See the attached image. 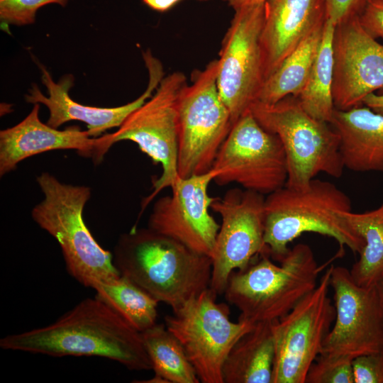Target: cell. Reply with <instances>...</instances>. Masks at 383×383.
<instances>
[{"label":"cell","instance_id":"6da1fadb","mask_svg":"<svg viewBox=\"0 0 383 383\" xmlns=\"http://www.w3.org/2000/svg\"><path fill=\"white\" fill-rule=\"evenodd\" d=\"M0 347L52 357H104L131 370L152 369L141 333L96 296L81 301L51 324L4 337Z\"/></svg>","mask_w":383,"mask_h":383},{"label":"cell","instance_id":"7a4b0ae2","mask_svg":"<svg viewBox=\"0 0 383 383\" xmlns=\"http://www.w3.org/2000/svg\"><path fill=\"white\" fill-rule=\"evenodd\" d=\"M113 257L121 275L172 311L210 287V257L148 227L122 234Z\"/></svg>","mask_w":383,"mask_h":383},{"label":"cell","instance_id":"3957f363","mask_svg":"<svg viewBox=\"0 0 383 383\" xmlns=\"http://www.w3.org/2000/svg\"><path fill=\"white\" fill-rule=\"evenodd\" d=\"M350 211L349 196L335 184L319 179H313L304 189L284 186L268 194L264 241L270 255L280 262L289 250L288 244L304 233L333 238L341 248L346 246L360 254L365 241L340 215Z\"/></svg>","mask_w":383,"mask_h":383},{"label":"cell","instance_id":"277c9868","mask_svg":"<svg viewBox=\"0 0 383 383\" xmlns=\"http://www.w3.org/2000/svg\"><path fill=\"white\" fill-rule=\"evenodd\" d=\"M279 262L262 253L231 273L223 294L240 311L239 321L273 322L316 287L320 268L308 245H294Z\"/></svg>","mask_w":383,"mask_h":383},{"label":"cell","instance_id":"5b68a950","mask_svg":"<svg viewBox=\"0 0 383 383\" xmlns=\"http://www.w3.org/2000/svg\"><path fill=\"white\" fill-rule=\"evenodd\" d=\"M36 182L44 198L33 208L31 217L57 241L69 274L90 288L120 275L113 254L97 243L85 224L83 211L90 188L63 183L45 172Z\"/></svg>","mask_w":383,"mask_h":383},{"label":"cell","instance_id":"8992f818","mask_svg":"<svg viewBox=\"0 0 383 383\" xmlns=\"http://www.w3.org/2000/svg\"><path fill=\"white\" fill-rule=\"evenodd\" d=\"M250 110L258 123L282 143L286 187L306 189L321 172L335 178L342 176L345 167L338 133L330 123L309 114L297 97L289 95L273 104L255 101Z\"/></svg>","mask_w":383,"mask_h":383},{"label":"cell","instance_id":"52a82bcc","mask_svg":"<svg viewBox=\"0 0 383 383\" xmlns=\"http://www.w3.org/2000/svg\"><path fill=\"white\" fill-rule=\"evenodd\" d=\"M218 60L194 70L178 97L177 172L181 178L209 172L233 126L217 87Z\"/></svg>","mask_w":383,"mask_h":383},{"label":"cell","instance_id":"ba28073f","mask_svg":"<svg viewBox=\"0 0 383 383\" xmlns=\"http://www.w3.org/2000/svg\"><path fill=\"white\" fill-rule=\"evenodd\" d=\"M186 84V76L181 72L164 77L156 92L134 111L116 132L101 135L96 164L101 162L113 144L130 140L136 143L153 163L161 165V175L152 181L153 191L142 201V210L161 190L171 187L179 177L177 102Z\"/></svg>","mask_w":383,"mask_h":383},{"label":"cell","instance_id":"9c48e42d","mask_svg":"<svg viewBox=\"0 0 383 383\" xmlns=\"http://www.w3.org/2000/svg\"><path fill=\"white\" fill-rule=\"evenodd\" d=\"M216 296L209 287L165 317L166 328L182 345L202 383H223L228 354L254 326L231 321L228 306L217 303Z\"/></svg>","mask_w":383,"mask_h":383},{"label":"cell","instance_id":"30bf717a","mask_svg":"<svg viewBox=\"0 0 383 383\" xmlns=\"http://www.w3.org/2000/svg\"><path fill=\"white\" fill-rule=\"evenodd\" d=\"M332 267L290 311L271 322L274 343L272 383H305L311 365L322 353L335 318L328 296Z\"/></svg>","mask_w":383,"mask_h":383},{"label":"cell","instance_id":"8fae6325","mask_svg":"<svg viewBox=\"0 0 383 383\" xmlns=\"http://www.w3.org/2000/svg\"><path fill=\"white\" fill-rule=\"evenodd\" d=\"M212 169L219 186L237 183L262 195L285 186L287 165L279 137L265 130L250 110L232 126Z\"/></svg>","mask_w":383,"mask_h":383},{"label":"cell","instance_id":"7c38bea8","mask_svg":"<svg viewBox=\"0 0 383 383\" xmlns=\"http://www.w3.org/2000/svg\"><path fill=\"white\" fill-rule=\"evenodd\" d=\"M264 18L265 3L235 10L222 40L216 82L233 125L250 110L264 82L260 45Z\"/></svg>","mask_w":383,"mask_h":383},{"label":"cell","instance_id":"4fadbf2b","mask_svg":"<svg viewBox=\"0 0 383 383\" xmlns=\"http://www.w3.org/2000/svg\"><path fill=\"white\" fill-rule=\"evenodd\" d=\"M264 195L238 188L216 197L211 209L221 216V224L211 256L210 289L223 294L231 273L245 268L256 256L268 253L264 241Z\"/></svg>","mask_w":383,"mask_h":383},{"label":"cell","instance_id":"5bb4252c","mask_svg":"<svg viewBox=\"0 0 383 383\" xmlns=\"http://www.w3.org/2000/svg\"><path fill=\"white\" fill-rule=\"evenodd\" d=\"M330 284L335 318L322 353L353 360L382 350L383 313L375 286L357 284L350 270L340 266H333Z\"/></svg>","mask_w":383,"mask_h":383},{"label":"cell","instance_id":"9a60e30c","mask_svg":"<svg viewBox=\"0 0 383 383\" xmlns=\"http://www.w3.org/2000/svg\"><path fill=\"white\" fill-rule=\"evenodd\" d=\"M217 172L177 177L172 194L155 203L148 228L174 239L196 253L211 257L220 225L209 210L216 197L208 189Z\"/></svg>","mask_w":383,"mask_h":383},{"label":"cell","instance_id":"2e32d148","mask_svg":"<svg viewBox=\"0 0 383 383\" xmlns=\"http://www.w3.org/2000/svg\"><path fill=\"white\" fill-rule=\"evenodd\" d=\"M333 51L335 109L360 106L367 95L383 89V45L362 27L358 13L335 25Z\"/></svg>","mask_w":383,"mask_h":383},{"label":"cell","instance_id":"e0dca14e","mask_svg":"<svg viewBox=\"0 0 383 383\" xmlns=\"http://www.w3.org/2000/svg\"><path fill=\"white\" fill-rule=\"evenodd\" d=\"M149 74L146 90L136 99L125 105L111 108L86 106L74 101L69 94L74 84L72 74L63 76L55 82L48 70L38 62L41 72V80L47 89L48 96L43 94L38 85L33 84L25 99L30 104H42L49 111L47 124L58 128L70 121L84 123L91 137L97 138L113 128L120 127L125 120L152 96L164 77L162 63L152 56L150 50L143 54Z\"/></svg>","mask_w":383,"mask_h":383},{"label":"cell","instance_id":"ac0fdd59","mask_svg":"<svg viewBox=\"0 0 383 383\" xmlns=\"http://www.w3.org/2000/svg\"><path fill=\"white\" fill-rule=\"evenodd\" d=\"M40 104H34L29 114L13 127L0 131V176L16 169L28 157L55 150H74L93 158L101 143L79 126L59 130L41 122Z\"/></svg>","mask_w":383,"mask_h":383},{"label":"cell","instance_id":"d6986e66","mask_svg":"<svg viewBox=\"0 0 383 383\" xmlns=\"http://www.w3.org/2000/svg\"><path fill=\"white\" fill-rule=\"evenodd\" d=\"M326 20L325 0H267L260 35L264 81Z\"/></svg>","mask_w":383,"mask_h":383},{"label":"cell","instance_id":"ffe728a7","mask_svg":"<svg viewBox=\"0 0 383 383\" xmlns=\"http://www.w3.org/2000/svg\"><path fill=\"white\" fill-rule=\"evenodd\" d=\"M340 136L345 168L353 172H383V114L365 105L335 109L330 123Z\"/></svg>","mask_w":383,"mask_h":383},{"label":"cell","instance_id":"44dd1931","mask_svg":"<svg viewBox=\"0 0 383 383\" xmlns=\"http://www.w3.org/2000/svg\"><path fill=\"white\" fill-rule=\"evenodd\" d=\"M274 360L271 322L255 323L228 354L222 369L223 383H272Z\"/></svg>","mask_w":383,"mask_h":383},{"label":"cell","instance_id":"7402d4cb","mask_svg":"<svg viewBox=\"0 0 383 383\" xmlns=\"http://www.w3.org/2000/svg\"><path fill=\"white\" fill-rule=\"evenodd\" d=\"M324 24L307 35L263 82L255 101L273 104L289 95L299 96L306 84L318 53Z\"/></svg>","mask_w":383,"mask_h":383},{"label":"cell","instance_id":"603a6c76","mask_svg":"<svg viewBox=\"0 0 383 383\" xmlns=\"http://www.w3.org/2000/svg\"><path fill=\"white\" fill-rule=\"evenodd\" d=\"M141 335L155 372L148 382H200L182 345L165 323L155 324Z\"/></svg>","mask_w":383,"mask_h":383},{"label":"cell","instance_id":"cb8c5ba5","mask_svg":"<svg viewBox=\"0 0 383 383\" xmlns=\"http://www.w3.org/2000/svg\"><path fill=\"white\" fill-rule=\"evenodd\" d=\"M105 303L140 333L157 323L158 301L128 278L117 277L92 288Z\"/></svg>","mask_w":383,"mask_h":383},{"label":"cell","instance_id":"d4e9b609","mask_svg":"<svg viewBox=\"0 0 383 383\" xmlns=\"http://www.w3.org/2000/svg\"><path fill=\"white\" fill-rule=\"evenodd\" d=\"M340 215L365 241L350 274L357 284L374 287L383 277V202L373 210L343 211Z\"/></svg>","mask_w":383,"mask_h":383},{"label":"cell","instance_id":"484cf974","mask_svg":"<svg viewBox=\"0 0 383 383\" xmlns=\"http://www.w3.org/2000/svg\"><path fill=\"white\" fill-rule=\"evenodd\" d=\"M335 25L326 18L319 49L306 85L297 96L304 109L318 120L331 123L333 99V39Z\"/></svg>","mask_w":383,"mask_h":383},{"label":"cell","instance_id":"4316f807","mask_svg":"<svg viewBox=\"0 0 383 383\" xmlns=\"http://www.w3.org/2000/svg\"><path fill=\"white\" fill-rule=\"evenodd\" d=\"M305 383H355L353 360L322 353L311 365Z\"/></svg>","mask_w":383,"mask_h":383},{"label":"cell","instance_id":"83f0119b","mask_svg":"<svg viewBox=\"0 0 383 383\" xmlns=\"http://www.w3.org/2000/svg\"><path fill=\"white\" fill-rule=\"evenodd\" d=\"M68 0H0V23L4 31L9 26H21L35 22L37 11L50 4L65 6Z\"/></svg>","mask_w":383,"mask_h":383},{"label":"cell","instance_id":"f1b7e54d","mask_svg":"<svg viewBox=\"0 0 383 383\" xmlns=\"http://www.w3.org/2000/svg\"><path fill=\"white\" fill-rule=\"evenodd\" d=\"M355 383H383V349L353 360Z\"/></svg>","mask_w":383,"mask_h":383},{"label":"cell","instance_id":"f546056e","mask_svg":"<svg viewBox=\"0 0 383 383\" xmlns=\"http://www.w3.org/2000/svg\"><path fill=\"white\" fill-rule=\"evenodd\" d=\"M358 16L369 34L383 40V0H365Z\"/></svg>","mask_w":383,"mask_h":383},{"label":"cell","instance_id":"4dcf8cb0","mask_svg":"<svg viewBox=\"0 0 383 383\" xmlns=\"http://www.w3.org/2000/svg\"><path fill=\"white\" fill-rule=\"evenodd\" d=\"M365 0H325L326 18L335 25L358 13Z\"/></svg>","mask_w":383,"mask_h":383},{"label":"cell","instance_id":"1f68e13d","mask_svg":"<svg viewBox=\"0 0 383 383\" xmlns=\"http://www.w3.org/2000/svg\"><path fill=\"white\" fill-rule=\"evenodd\" d=\"M150 9L160 13L166 12L173 8L182 0H142Z\"/></svg>","mask_w":383,"mask_h":383},{"label":"cell","instance_id":"d6a6232c","mask_svg":"<svg viewBox=\"0 0 383 383\" xmlns=\"http://www.w3.org/2000/svg\"><path fill=\"white\" fill-rule=\"evenodd\" d=\"M363 105L376 113L383 114V94H370L365 98Z\"/></svg>","mask_w":383,"mask_h":383},{"label":"cell","instance_id":"836d02e7","mask_svg":"<svg viewBox=\"0 0 383 383\" xmlns=\"http://www.w3.org/2000/svg\"><path fill=\"white\" fill-rule=\"evenodd\" d=\"M226 2L233 10L248 6H252L265 3L267 0H221Z\"/></svg>","mask_w":383,"mask_h":383},{"label":"cell","instance_id":"e575fe53","mask_svg":"<svg viewBox=\"0 0 383 383\" xmlns=\"http://www.w3.org/2000/svg\"><path fill=\"white\" fill-rule=\"evenodd\" d=\"M383 313V277L375 285Z\"/></svg>","mask_w":383,"mask_h":383}]
</instances>
